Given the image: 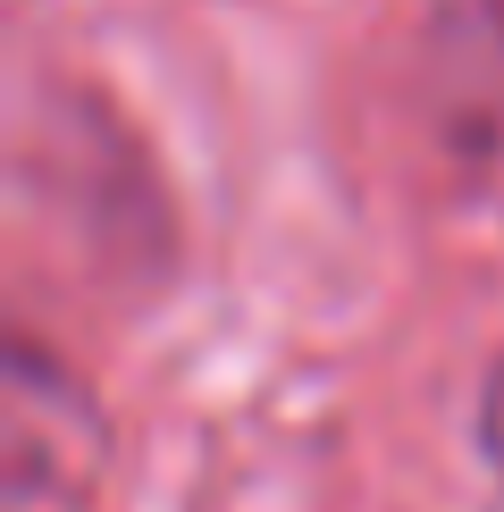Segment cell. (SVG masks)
Segmentation results:
<instances>
[{
  "mask_svg": "<svg viewBox=\"0 0 504 512\" xmlns=\"http://www.w3.org/2000/svg\"><path fill=\"white\" fill-rule=\"evenodd\" d=\"M471 437H479V462L496 471L504 487V353L488 361V378H479V403H471Z\"/></svg>",
  "mask_w": 504,
  "mask_h": 512,
  "instance_id": "2",
  "label": "cell"
},
{
  "mask_svg": "<svg viewBox=\"0 0 504 512\" xmlns=\"http://www.w3.org/2000/svg\"><path fill=\"white\" fill-rule=\"evenodd\" d=\"M429 76L446 118L471 152L504 160V0H437L429 17Z\"/></svg>",
  "mask_w": 504,
  "mask_h": 512,
  "instance_id": "1",
  "label": "cell"
}]
</instances>
